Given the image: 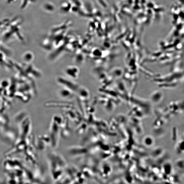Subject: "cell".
<instances>
[{"label":"cell","mask_w":184,"mask_h":184,"mask_svg":"<svg viewBox=\"0 0 184 184\" xmlns=\"http://www.w3.org/2000/svg\"><path fill=\"white\" fill-rule=\"evenodd\" d=\"M78 70L77 67L75 66H69L66 68L65 73L67 75L72 78H76L77 77L78 74Z\"/></svg>","instance_id":"obj_1"},{"label":"cell","mask_w":184,"mask_h":184,"mask_svg":"<svg viewBox=\"0 0 184 184\" xmlns=\"http://www.w3.org/2000/svg\"><path fill=\"white\" fill-rule=\"evenodd\" d=\"M70 89L68 88L63 89L61 90L60 92V95L64 98L70 97L71 95L72 91H70Z\"/></svg>","instance_id":"obj_2"},{"label":"cell","mask_w":184,"mask_h":184,"mask_svg":"<svg viewBox=\"0 0 184 184\" xmlns=\"http://www.w3.org/2000/svg\"><path fill=\"white\" fill-rule=\"evenodd\" d=\"M144 144L147 146H151L154 144V141L153 139L150 136H146L144 139Z\"/></svg>","instance_id":"obj_3"},{"label":"cell","mask_w":184,"mask_h":184,"mask_svg":"<svg viewBox=\"0 0 184 184\" xmlns=\"http://www.w3.org/2000/svg\"><path fill=\"white\" fill-rule=\"evenodd\" d=\"M184 140H182L180 141L177 145V151L178 153H181L184 151Z\"/></svg>","instance_id":"obj_4"},{"label":"cell","mask_w":184,"mask_h":184,"mask_svg":"<svg viewBox=\"0 0 184 184\" xmlns=\"http://www.w3.org/2000/svg\"><path fill=\"white\" fill-rule=\"evenodd\" d=\"M171 167L170 164L165 165L164 167V170L165 174L169 175L171 172Z\"/></svg>","instance_id":"obj_5"}]
</instances>
